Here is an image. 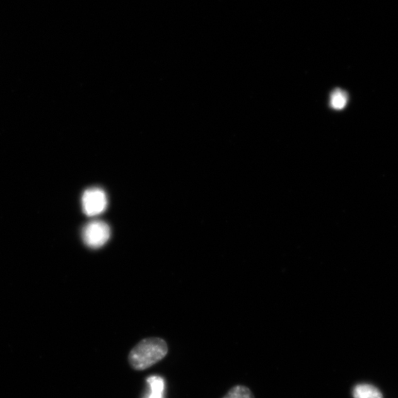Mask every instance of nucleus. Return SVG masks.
<instances>
[{"mask_svg": "<svg viewBox=\"0 0 398 398\" xmlns=\"http://www.w3.org/2000/svg\"><path fill=\"white\" fill-rule=\"evenodd\" d=\"M168 353V344L164 339L146 338L138 342L131 350L129 363L136 371L145 370L165 358Z\"/></svg>", "mask_w": 398, "mask_h": 398, "instance_id": "1", "label": "nucleus"}, {"mask_svg": "<svg viewBox=\"0 0 398 398\" xmlns=\"http://www.w3.org/2000/svg\"><path fill=\"white\" fill-rule=\"evenodd\" d=\"M110 235L109 225L101 221H94L86 224L82 232L84 244L93 249L106 245Z\"/></svg>", "mask_w": 398, "mask_h": 398, "instance_id": "2", "label": "nucleus"}, {"mask_svg": "<svg viewBox=\"0 0 398 398\" xmlns=\"http://www.w3.org/2000/svg\"><path fill=\"white\" fill-rule=\"evenodd\" d=\"M107 206V197L103 189L94 187L86 189L82 197L83 213L88 216H95L105 212Z\"/></svg>", "mask_w": 398, "mask_h": 398, "instance_id": "3", "label": "nucleus"}, {"mask_svg": "<svg viewBox=\"0 0 398 398\" xmlns=\"http://www.w3.org/2000/svg\"><path fill=\"white\" fill-rule=\"evenodd\" d=\"M148 394L144 398H164L165 380L159 375H152L147 379Z\"/></svg>", "mask_w": 398, "mask_h": 398, "instance_id": "4", "label": "nucleus"}, {"mask_svg": "<svg viewBox=\"0 0 398 398\" xmlns=\"http://www.w3.org/2000/svg\"><path fill=\"white\" fill-rule=\"evenodd\" d=\"M354 398H383L382 393L369 385H359L353 390Z\"/></svg>", "mask_w": 398, "mask_h": 398, "instance_id": "5", "label": "nucleus"}, {"mask_svg": "<svg viewBox=\"0 0 398 398\" xmlns=\"http://www.w3.org/2000/svg\"><path fill=\"white\" fill-rule=\"evenodd\" d=\"M349 95L340 89L335 90L331 95V107L336 110H341L347 106Z\"/></svg>", "mask_w": 398, "mask_h": 398, "instance_id": "6", "label": "nucleus"}, {"mask_svg": "<svg viewBox=\"0 0 398 398\" xmlns=\"http://www.w3.org/2000/svg\"><path fill=\"white\" fill-rule=\"evenodd\" d=\"M222 398H255L252 391L247 386L236 385Z\"/></svg>", "mask_w": 398, "mask_h": 398, "instance_id": "7", "label": "nucleus"}]
</instances>
